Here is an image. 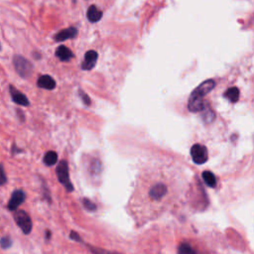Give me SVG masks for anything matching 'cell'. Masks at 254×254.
<instances>
[{
  "label": "cell",
  "instance_id": "6da1fadb",
  "mask_svg": "<svg viewBox=\"0 0 254 254\" xmlns=\"http://www.w3.org/2000/svg\"><path fill=\"white\" fill-rule=\"evenodd\" d=\"M14 67L17 73L22 77H29L33 72V65L32 64L22 56H15L13 59Z\"/></svg>",
  "mask_w": 254,
  "mask_h": 254
},
{
  "label": "cell",
  "instance_id": "7a4b0ae2",
  "mask_svg": "<svg viewBox=\"0 0 254 254\" xmlns=\"http://www.w3.org/2000/svg\"><path fill=\"white\" fill-rule=\"evenodd\" d=\"M57 176L60 183L66 189V190L71 191L73 190L72 184L69 182L68 176V166L66 161H61L57 166Z\"/></svg>",
  "mask_w": 254,
  "mask_h": 254
},
{
  "label": "cell",
  "instance_id": "3957f363",
  "mask_svg": "<svg viewBox=\"0 0 254 254\" xmlns=\"http://www.w3.org/2000/svg\"><path fill=\"white\" fill-rule=\"evenodd\" d=\"M167 192H168L167 185H165L164 183L158 182L151 186V188L148 191V194H149L151 201L159 202L167 195Z\"/></svg>",
  "mask_w": 254,
  "mask_h": 254
},
{
  "label": "cell",
  "instance_id": "277c9868",
  "mask_svg": "<svg viewBox=\"0 0 254 254\" xmlns=\"http://www.w3.org/2000/svg\"><path fill=\"white\" fill-rule=\"evenodd\" d=\"M190 156L193 161V163L197 165L204 164L208 159L207 149L205 146L201 144H194L190 148Z\"/></svg>",
  "mask_w": 254,
  "mask_h": 254
},
{
  "label": "cell",
  "instance_id": "5b68a950",
  "mask_svg": "<svg viewBox=\"0 0 254 254\" xmlns=\"http://www.w3.org/2000/svg\"><path fill=\"white\" fill-rule=\"evenodd\" d=\"M15 221L23 233L29 234L32 230V220L25 210H17L14 215Z\"/></svg>",
  "mask_w": 254,
  "mask_h": 254
},
{
  "label": "cell",
  "instance_id": "8992f818",
  "mask_svg": "<svg viewBox=\"0 0 254 254\" xmlns=\"http://www.w3.org/2000/svg\"><path fill=\"white\" fill-rule=\"evenodd\" d=\"M214 86H215V81L213 79L204 80L203 82H201L197 87H195L192 90L190 95L203 98V96L206 95L209 91H211L214 88Z\"/></svg>",
  "mask_w": 254,
  "mask_h": 254
},
{
  "label": "cell",
  "instance_id": "52a82bcc",
  "mask_svg": "<svg viewBox=\"0 0 254 254\" xmlns=\"http://www.w3.org/2000/svg\"><path fill=\"white\" fill-rule=\"evenodd\" d=\"M24 199H25V192L22 190H14L8 201V208L12 211L17 210V208L22 204Z\"/></svg>",
  "mask_w": 254,
  "mask_h": 254
},
{
  "label": "cell",
  "instance_id": "ba28073f",
  "mask_svg": "<svg viewBox=\"0 0 254 254\" xmlns=\"http://www.w3.org/2000/svg\"><path fill=\"white\" fill-rule=\"evenodd\" d=\"M206 104L203 101V98L190 95L188 101V108L190 112H199L205 108Z\"/></svg>",
  "mask_w": 254,
  "mask_h": 254
},
{
  "label": "cell",
  "instance_id": "9c48e42d",
  "mask_svg": "<svg viewBox=\"0 0 254 254\" xmlns=\"http://www.w3.org/2000/svg\"><path fill=\"white\" fill-rule=\"evenodd\" d=\"M97 53L95 51H88L85 53L84 55V60L82 62V64H81V68L82 69H85V70H89V69H92L96 64V61H97Z\"/></svg>",
  "mask_w": 254,
  "mask_h": 254
},
{
  "label": "cell",
  "instance_id": "30bf717a",
  "mask_svg": "<svg viewBox=\"0 0 254 254\" xmlns=\"http://www.w3.org/2000/svg\"><path fill=\"white\" fill-rule=\"evenodd\" d=\"M9 90H10L11 97H12V99L15 103H17L19 105H22V106H28L29 105V100H28L27 96L24 93H22L21 91L16 89L13 85H10Z\"/></svg>",
  "mask_w": 254,
  "mask_h": 254
},
{
  "label": "cell",
  "instance_id": "8fae6325",
  "mask_svg": "<svg viewBox=\"0 0 254 254\" xmlns=\"http://www.w3.org/2000/svg\"><path fill=\"white\" fill-rule=\"evenodd\" d=\"M77 35V30L74 27H69L66 28L64 30L60 31L56 36H55V40L58 42H63L65 41L67 39H72Z\"/></svg>",
  "mask_w": 254,
  "mask_h": 254
},
{
  "label": "cell",
  "instance_id": "7c38bea8",
  "mask_svg": "<svg viewBox=\"0 0 254 254\" xmlns=\"http://www.w3.org/2000/svg\"><path fill=\"white\" fill-rule=\"evenodd\" d=\"M37 84L39 87L44 89H49V90H52L56 87V81L51 75H48V74L41 75L37 80Z\"/></svg>",
  "mask_w": 254,
  "mask_h": 254
},
{
  "label": "cell",
  "instance_id": "4fadbf2b",
  "mask_svg": "<svg viewBox=\"0 0 254 254\" xmlns=\"http://www.w3.org/2000/svg\"><path fill=\"white\" fill-rule=\"evenodd\" d=\"M86 17L91 23L98 22L102 17V11L99 10L95 5H90L86 12Z\"/></svg>",
  "mask_w": 254,
  "mask_h": 254
},
{
  "label": "cell",
  "instance_id": "5bb4252c",
  "mask_svg": "<svg viewBox=\"0 0 254 254\" xmlns=\"http://www.w3.org/2000/svg\"><path fill=\"white\" fill-rule=\"evenodd\" d=\"M56 56L62 62H67V61H69L73 57V54H72V52L67 47L60 46L57 49V51H56Z\"/></svg>",
  "mask_w": 254,
  "mask_h": 254
},
{
  "label": "cell",
  "instance_id": "9a60e30c",
  "mask_svg": "<svg viewBox=\"0 0 254 254\" xmlns=\"http://www.w3.org/2000/svg\"><path fill=\"white\" fill-rule=\"evenodd\" d=\"M224 96L230 101V102H236L239 99V89L235 86H232L230 88H228L225 93Z\"/></svg>",
  "mask_w": 254,
  "mask_h": 254
},
{
  "label": "cell",
  "instance_id": "2e32d148",
  "mask_svg": "<svg viewBox=\"0 0 254 254\" xmlns=\"http://www.w3.org/2000/svg\"><path fill=\"white\" fill-rule=\"evenodd\" d=\"M201 177L204 181V183L210 187V188H215L216 186V179H215V176L210 172V171H204L202 174H201Z\"/></svg>",
  "mask_w": 254,
  "mask_h": 254
},
{
  "label": "cell",
  "instance_id": "e0dca14e",
  "mask_svg": "<svg viewBox=\"0 0 254 254\" xmlns=\"http://www.w3.org/2000/svg\"><path fill=\"white\" fill-rule=\"evenodd\" d=\"M58 161V155L55 151H49L44 156V163L47 166H54Z\"/></svg>",
  "mask_w": 254,
  "mask_h": 254
},
{
  "label": "cell",
  "instance_id": "ac0fdd59",
  "mask_svg": "<svg viewBox=\"0 0 254 254\" xmlns=\"http://www.w3.org/2000/svg\"><path fill=\"white\" fill-rule=\"evenodd\" d=\"M178 254H196V252L190 244L181 243L178 248Z\"/></svg>",
  "mask_w": 254,
  "mask_h": 254
},
{
  "label": "cell",
  "instance_id": "d6986e66",
  "mask_svg": "<svg viewBox=\"0 0 254 254\" xmlns=\"http://www.w3.org/2000/svg\"><path fill=\"white\" fill-rule=\"evenodd\" d=\"M203 112V119L205 122H211L214 118V113L213 111L209 108V106H205V108L202 110Z\"/></svg>",
  "mask_w": 254,
  "mask_h": 254
},
{
  "label": "cell",
  "instance_id": "ffe728a7",
  "mask_svg": "<svg viewBox=\"0 0 254 254\" xmlns=\"http://www.w3.org/2000/svg\"><path fill=\"white\" fill-rule=\"evenodd\" d=\"M12 244V240L9 236H4L1 238V247L3 249H6L8 247H10Z\"/></svg>",
  "mask_w": 254,
  "mask_h": 254
},
{
  "label": "cell",
  "instance_id": "44dd1931",
  "mask_svg": "<svg viewBox=\"0 0 254 254\" xmlns=\"http://www.w3.org/2000/svg\"><path fill=\"white\" fill-rule=\"evenodd\" d=\"M83 204H84L85 208L88 209V210H94V209H96V205H95L93 202H91L89 199L84 198V199H83Z\"/></svg>",
  "mask_w": 254,
  "mask_h": 254
},
{
  "label": "cell",
  "instance_id": "7402d4cb",
  "mask_svg": "<svg viewBox=\"0 0 254 254\" xmlns=\"http://www.w3.org/2000/svg\"><path fill=\"white\" fill-rule=\"evenodd\" d=\"M79 94H80V97H81L83 103L85 105H90V99H89L88 95L86 93H84L82 90H79Z\"/></svg>",
  "mask_w": 254,
  "mask_h": 254
},
{
  "label": "cell",
  "instance_id": "603a6c76",
  "mask_svg": "<svg viewBox=\"0 0 254 254\" xmlns=\"http://www.w3.org/2000/svg\"><path fill=\"white\" fill-rule=\"evenodd\" d=\"M91 248V251L94 253V254H118V253H112V252H106L102 249H97V248H93V247H90Z\"/></svg>",
  "mask_w": 254,
  "mask_h": 254
},
{
  "label": "cell",
  "instance_id": "cb8c5ba5",
  "mask_svg": "<svg viewBox=\"0 0 254 254\" xmlns=\"http://www.w3.org/2000/svg\"><path fill=\"white\" fill-rule=\"evenodd\" d=\"M70 238L73 239V240H76V241H82L81 238L78 236V234L76 232H74V231L70 232Z\"/></svg>",
  "mask_w": 254,
  "mask_h": 254
},
{
  "label": "cell",
  "instance_id": "d4e9b609",
  "mask_svg": "<svg viewBox=\"0 0 254 254\" xmlns=\"http://www.w3.org/2000/svg\"><path fill=\"white\" fill-rule=\"evenodd\" d=\"M5 183H6V177H5V173H4L3 167H1V185H4Z\"/></svg>",
  "mask_w": 254,
  "mask_h": 254
},
{
  "label": "cell",
  "instance_id": "484cf974",
  "mask_svg": "<svg viewBox=\"0 0 254 254\" xmlns=\"http://www.w3.org/2000/svg\"><path fill=\"white\" fill-rule=\"evenodd\" d=\"M46 234H47V235H46V236H47V238H50V236H51V235H50V231H49V230H47V231H46Z\"/></svg>",
  "mask_w": 254,
  "mask_h": 254
}]
</instances>
